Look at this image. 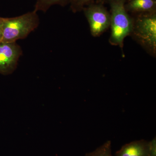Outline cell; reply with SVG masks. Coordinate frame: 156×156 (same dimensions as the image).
Instances as JSON below:
<instances>
[{
	"mask_svg": "<svg viewBox=\"0 0 156 156\" xmlns=\"http://www.w3.org/2000/svg\"><path fill=\"white\" fill-rule=\"evenodd\" d=\"M115 156H150V141L135 140L123 146Z\"/></svg>",
	"mask_w": 156,
	"mask_h": 156,
	"instance_id": "obj_6",
	"label": "cell"
},
{
	"mask_svg": "<svg viewBox=\"0 0 156 156\" xmlns=\"http://www.w3.org/2000/svg\"><path fill=\"white\" fill-rule=\"evenodd\" d=\"M70 0H37L34 11L46 12L53 5H58L64 6L69 3Z\"/></svg>",
	"mask_w": 156,
	"mask_h": 156,
	"instance_id": "obj_8",
	"label": "cell"
},
{
	"mask_svg": "<svg viewBox=\"0 0 156 156\" xmlns=\"http://www.w3.org/2000/svg\"><path fill=\"white\" fill-rule=\"evenodd\" d=\"M127 0H108L111 8V33L109 42L113 46L124 47L126 37L130 36L133 25V18L125 8Z\"/></svg>",
	"mask_w": 156,
	"mask_h": 156,
	"instance_id": "obj_1",
	"label": "cell"
},
{
	"mask_svg": "<svg viewBox=\"0 0 156 156\" xmlns=\"http://www.w3.org/2000/svg\"><path fill=\"white\" fill-rule=\"evenodd\" d=\"M85 156H112L111 142L108 140L94 151L86 154Z\"/></svg>",
	"mask_w": 156,
	"mask_h": 156,
	"instance_id": "obj_9",
	"label": "cell"
},
{
	"mask_svg": "<svg viewBox=\"0 0 156 156\" xmlns=\"http://www.w3.org/2000/svg\"><path fill=\"white\" fill-rule=\"evenodd\" d=\"M83 10L89 22L92 36H100L110 27V14L102 5L90 4Z\"/></svg>",
	"mask_w": 156,
	"mask_h": 156,
	"instance_id": "obj_4",
	"label": "cell"
},
{
	"mask_svg": "<svg viewBox=\"0 0 156 156\" xmlns=\"http://www.w3.org/2000/svg\"><path fill=\"white\" fill-rule=\"evenodd\" d=\"M130 36L151 56L156 55V12L136 14Z\"/></svg>",
	"mask_w": 156,
	"mask_h": 156,
	"instance_id": "obj_2",
	"label": "cell"
},
{
	"mask_svg": "<svg viewBox=\"0 0 156 156\" xmlns=\"http://www.w3.org/2000/svg\"><path fill=\"white\" fill-rule=\"evenodd\" d=\"M34 10L18 17L4 18L2 42L12 43L25 38L38 26L39 18Z\"/></svg>",
	"mask_w": 156,
	"mask_h": 156,
	"instance_id": "obj_3",
	"label": "cell"
},
{
	"mask_svg": "<svg viewBox=\"0 0 156 156\" xmlns=\"http://www.w3.org/2000/svg\"><path fill=\"white\" fill-rule=\"evenodd\" d=\"M150 156H156V137L150 141Z\"/></svg>",
	"mask_w": 156,
	"mask_h": 156,
	"instance_id": "obj_11",
	"label": "cell"
},
{
	"mask_svg": "<svg viewBox=\"0 0 156 156\" xmlns=\"http://www.w3.org/2000/svg\"><path fill=\"white\" fill-rule=\"evenodd\" d=\"M4 17H0V42L2 41Z\"/></svg>",
	"mask_w": 156,
	"mask_h": 156,
	"instance_id": "obj_12",
	"label": "cell"
},
{
	"mask_svg": "<svg viewBox=\"0 0 156 156\" xmlns=\"http://www.w3.org/2000/svg\"><path fill=\"white\" fill-rule=\"evenodd\" d=\"M22 50L16 42H0V73L10 74L17 67Z\"/></svg>",
	"mask_w": 156,
	"mask_h": 156,
	"instance_id": "obj_5",
	"label": "cell"
},
{
	"mask_svg": "<svg viewBox=\"0 0 156 156\" xmlns=\"http://www.w3.org/2000/svg\"><path fill=\"white\" fill-rule=\"evenodd\" d=\"M95 0H70L71 9L73 12H76L83 10L86 5Z\"/></svg>",
	"mask_w": 156,
	"mask_h": 156,
	"instance_id": "obj_10",
	"label": "cell"
},
{
	"mask_svg": "<svg viewBox=\"0 0 156 156\" xmlns=\"http://www.w3.org/2000/svg\"><path fill=\"white\" fill-rule=\"evenodd\" d=\"M126 11L136 14L156 12V0H129L125 5Z\"/></svg>",
	"mask_w": 156,
	"mask_h": 156,
	"instance_id": "obj_7",
	"label": "cell"
}]
</instances>
